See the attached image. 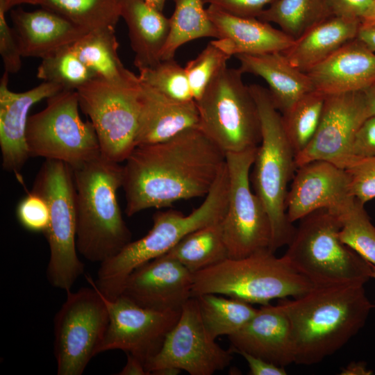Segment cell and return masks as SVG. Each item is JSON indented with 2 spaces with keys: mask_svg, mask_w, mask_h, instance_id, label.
Returning <instances> with one entry per match:
<instances>
[{
  "mask_svg": "<svg viewBox=\"0 0 375 375\" xmlns=\"http://www.w3.org/2000/svg\"><path fill=\"white\" fill-rule=\"evenodd\" d=\"M123 166L125 212L206 197L226 163V153L199 127L154 144L137 146Z\"/></svg>",
  "mask_w": 375,
  "mask_h": 375,
  "instance_id": "obj_1",
  "label": "cell"
},
{
  "mask_svg": "<svg viewBox=\"0 0 375 375\" xmlns=\"http://www.w3.org/2000/svg\"><path fill=\"white\" fill-rule=\"evenodd\" d=\"M290 324L294 363L321 362L364 326L373 306L362 285L314 287L278 303Z\"/></svg>",
  "mask_w": 375,
  "mask_h": 375,
  "instance_id": "obj_2",
  "label": "cell"
},
{
  "mask_svg": "<svg viewBox=\"0 0 375 375\" xmlns=\"http://www.w3.org/2000/svg\"><path fill=\"white\" fill-rule=\"evenodd\" d=\"M76 192V249L92 262L114 256L131 242L117 201L123 166L100 155L72 169Z\"/></svg>",
  "mask_w": 375,
  "mask_h": 375,
  "instance_id": "obj_3",
  "label": "cell"
},
{
  "mask_svg": "<svg viewBox=\"0 0 375 375\" xmlns=\"http://www.w3.org/2000/svg\"><path fill=\"white\" fill-rule=\"evenodd\" d=\"M228 185L225 165L198 208L188 215L175 210L155 212L147 235L130 242L116 255L100 263L97 280L91 278V282L108 299L120 296L126 279L136 268L167 253L192 231L222 220L227 208Z\"/></svg>",
  "mask_w": 375,
  "mask_h": 375,
  "instance_id": "obj_4",
  "label": "cell"
},
{
  "mask_svg": "<svg viewBox=\"0 0 375 375\" xmlns=\"http://www.w3.org/2000/svg\"><path fill=\"white\" fill-rule=\"evenodd\" d=\"M258 106L261 122V140L257 147L251 182L255 194L268 213L274 253L288 245L295 228L288 218L285 201L288 183L297 169L296 154L286 136L281 112L274 106L267 88L249 85Z\"/></svg>",
  "mask_w": 375,
  "mask_h": 375,
  "instance_id": "obj_5",
  "label": "cell"
},
{
  "mask_svg": "<svg viewBox=\"0 0 375 375\" xmlns=\"http://www.w3.org/2000/svg\"><path fill=\"white\" fill-rule=\"evenodd\" d=\"M192 276V297L222 294L261 306L275 299L300 297L315 287L283 256L278 258L269 249L228 258Z\"/></svg>",
  "mask_w": 375,
  "mask_h": 375,
  "instance_id": "obj_6",
  "label": "cell"
},
{
  "mask_svg": "<svg viewBox=\"0 0 375 375\" xmlns=\"http://www.w3.org/2000/svg\"><path fill=\"white\" fill-rule=\"evenodd\" d=\"M341 222L326 209L300 219L283 256L315 287L364 285L371 278V263L340 238Z\"/></svg>",
  "mask_w": 375,
  "mask_h": 375,
  "instance_id": "obj_7",
  "label": "cell"
},
{
  "mask_svg": "<svg viewBox=\"0 0 375 375\" xmlns=\"http://www.w3.org/2000/svg\"><path fill=\"white\" fill-rule=\"evenodd\" d=\"M33 191L48 203L49 227L44 233L50 257L47 269L50 284L70 291L84 272L76 249V192L72 168L54 160H45L34 181Z\"/></svg>",
  "mask_w": 375,
  "mask_h": 375,
  "instance_id": "obj_8",
  "label": "cell"
},
{
  "mask_svg": "<svg viewBox=\"0 0 375 375\" xmlns=\"http://www.w3.org/2000/svg\"><path fill=\"white\" fill-rule=\"evenodd\" d=\"M242 74L226 67L196 101L199 128L226 154L258 147L261 140L258 106Z\"/></svg>",
  "mask_w": 375,
  "mask_h": 375,
  "instance_id": "obj_9",
  "label": "cell"
},
{
  "mask_svg": "<svg viewBox=\"0 0 375 375\" xmlns=\"http://www.w3.org/2000/svg\"><path fill=\"white\" fill-rule=\"evenodd\" d=\"M41 111L29 116L26 140L30 157H42L78 167L101 155L90 121L79 115L76 90L63 89L47 99Z\"/></svg>",
  "mask_w": 375,
  "mask_h": 375,
  "instance_id": "obj_10",
  "label": "cell"
},
{
  "mask_svg": "<svg viewBox=\"0 0 375 375\" xmlns=\"http://www.w3.org/2000/svg\"><path fill=\"white\" fill-rule=\"evenodd\" d=\"M91 288L67 292L53 321L54 355L58 375H81L98 354L109 322L102 294Z\"/></svg>",
  "mask_w": 375,
  "mask_h": 375,
  "instance_id": "obj_11",
  "label": "cell"
},
{
  "mask_svg": "<svg viewBox=\"0 0 375 375\" xmlns=\"http://www.w3.org/2000/svg\"><path fill=\"white\" fill-rule=\"evenodd\" d=\"M140 83L122 86L99 78L76 89L80 108L96 132L105 158L120 163L136 147Z\"/></svg>",
  "mask_w": 375,
  "mask_h": 375,
  "instance_id": "obj_12",
  "label": "cell"
},
{
  "mask_svg": "<svg viewBox=\"0 0 375 375\" xmlns=\"http://www.w3.org/2000/svg\"><path fill=\"white\" fill-rule=\"evenodd\" d=\"M257 147L226 154L229 185L227 208L222 220L228 258H241L269 249L272 228L268 213L250 187L249 172Z\"/></svg>",
  "mask_w": 375,
  "mask_h": 375,
  "instance_id": "obj_13",
  "label": "cell"
},
{
  "mask_svg": "<svg viewBox=\"0 0 375 375\" xmlns=\"http://www.w3.org/2000/svg\"><path fill=\"white\" fill-rule=\"evenodd\" d=\"M233 353L231 348L226 350L208 336L197 301L191 297L183 305L178 322L160 351L144 367L148 374L172 368L191 375H212L231 364Z\"/></svg>",
  "mask_w": 375,
  "mask_h": 375,
  "instance_id": "obj_14",
  "label": "cell"
},
{
  "mask_svg": "<svg viewBox=\"0 0 375 375\" xmlns=\"http://www.w3.org/2000/svg\"><path fill=\"white\" fill-rule=\"evenodd\" d=\"M103 297L109 322L98 354L118 349L135 356L144 364L160 351L181 312L143 308L122 295L115 299Z\"/></svg>",
  "mask_w": 375,
  "mask_h": 375,
  "instance_id": "obj_15",
  "label": "cell"
},
{
  "mask_svg": "<svg viewBox=\"0 0 375 375\" xmlns=\"http://www.w3.org/2000/svg\"><path fill=\"white\" fill-rule=\"evenodd\" d=\"M367 117L363 92L326 96L319 127L309 144L296 156L297 167L320 160L343 168L351 158L355 135Z\"/></svg>",
  "mask_w": 375,
  "mask_h": 375,
  "instance_id": "obj_16",
  "label": "cell"
},
{
  "mask_svg": "<svg viewBox=\"0 0 375 375\" xmlns=\"http://www.w3.org/2000/svg\"><path fill=\"white\" fill-rule=\"evenodd\" d=\"M192 274L165 254L136 268L128 277L122 295L146 308L181 310L192 297Z\"/></svg>",
  "mask_w": 375,
  "mask_h": 375,
  "instance_id": "obj_17",
  "label": "cell"
},
{
  "mask_svg": "<svg viewBox=\"0 0 375 375\" xmlns=\"http://www.w3.org/2000/svg\"><path fill=\"white\" fill-rule=\"evenodd\" d=\"M352 196L349 176L326 160H313L297 167L288 190L286 213L293 223L322 208L335 210Z\"/></svg>",
  "mask_w": 375,
  "mask_h": 375,
  "instance_id": "obj_18",
  "label": "cell"
},
{
  "mask_svg": "<svg viewBox=\"0 0 375 375\" xmlns=\"http://www.w3.org/2000/svg\"><path fill=\"white\" fill-rule=\"evenodd\" d=\"M9 74L3 72L0 80V148L2 167L15 174L23 182L21 171L30 158L26 131L31 108L42 99L63 90L57 84L43 81L24 92L9 89Z\"/></svg>",
  "mask_w": 375,
  "mask_h": 375,
  "instance_id": "obj_19",
  "label": "cell"
},
{
  "mask_svg": "<svg viewBox=\"0 0 375 375\" xmlns=\"http://www.w3.org/2000/svg\"><path fill=\"white\" fill-rule=\"evenodd\" d=\"M228 338L234 353L244 351L283 367L294 362L290 322L278 304L262 306Z\"/></svg>",
  "mask_w": 375,
  "mask_h": 375,
  "instance_id": "obj_20",
  "label": "cell"
},
{
  "mask_svg": "<svg viewBox=\"0 0 375 375\" xmlns=\"http://www.w3.org/2000/svg\"><path fill=\"white\" fill-rule=\"evenodd\" d=\"M306 74L326 96L364 92L375 85V52L356 38Z\"/></svg>",
  "mask_w": 375,
  "mask_h": 375,
  "instance_id": "obj_21",
  "label": "cell"
},
{
  "mask_svg": "<svg viewBox=\"0 0 375 375\" xmlns=\"http://www.w3.org/2000/svg\"><path fill=\"white\" fill-rule=\"evenodd\" d=\"M140 83L136 147L165 141L185 130L199 127L195 101H178Z\"/></svg>",
  "mask_w": 375,
  "mask_h": 375,
  "instance_id": "obj_22",
  "label": "cell"
},
{
  "mask_svg": "<svg viewBox=\"0 0 375 375\" xmlns=\"http://www.w3.org/2000/svg\"><path fill=\"white\" fill-rule=\"evenodd\" d=\"M218 38L215 42L231 56L284 51L293 40L270 23L256 17H244L207 8Z\"/></svg>",
  "mask_w": 375,
  "mask_h": 375,
  "instance_id": "obj_23",
  "label": "cell"
},
{
  "mask_svg": "<svg viewBox=\"0 0 375 375\" xmlns=\"http://www.w3.org/2000/svg\"><path fill=\"white\" fill-rule=\"evenodd\" d=\"M10 17L23 57L42 59L74 44L88 32L60 15L42 7L33 11L21 8L12 9Z\"/></svg>",
  "mask_w": 375,
  "mask_h": 375,
  "instance_id": "obj_24",
  "label": "cell"
},
{
  "mask_svg": "<svg viewBox=\"0 0 375 375\" xmlns=\"http://www.w3.org/2000/svg\"><path fill=\"white\" fill-rule=\"evenodd\" d=\"M235 57L243 74H252L265 81L271 99L281 115L315 90L308 75L290 64L282 51Z\"/></svg>",
  "mask_w": 375,
  "mask_h": 375,
  "instance_id": "obj_25",
  "label": "cell"
},
{
  "mask_svg": "<svg viewBox=\"0 0 375 375\" xmlns=\"http://www.w3.org/2000/svg\"><path fill=\"white\" fill-rule=\"evenodd\" d=\"M361 21L329 17L306 31L282 51L298 69L307 73L357 36Z\"/></svg>",
  "mask_w": 375,
  "mask_h": 375,
  "instance_id": "obj_26",
  "label": "cell"
},
{
  "mask_svg": "<svg viewBox=\"0 0 375 375\" xmlns=\"http://www.w3.org/2000/svg\"><path fill=\"white\" fill-rule=\"evenodd\" d=\"M121 17L128 27L135 66L140 70L157 65L167 40L169 18L143 0H121Z\"/></svg>",
  "mask_w": 375,
  "mask_h": 375,
  "instance_id": "obj_27",
  "label": "cell"
},
{
  "mask_svg": "<svg viewBox=\"0 0 375 375\" xmlns=\"http://www.w3.org/2000/svg\"><path fill=\"white\" fill-rule=\"evenodd\" d=\"M115 28L106 26L90 31L73 44L74 49L96 78L122 86L137 85L138 75L126 69L118 56Z\"/></svg>",
  "mask_w": 375,
  "mask_h": 375,
  "instance_id": "obj_28",
  "label": "cell"
},
{
  "mask_svg": "<svg viewBox=\"0 0 375 375\" xmlns=\"http://www.w3.org/2000/svg\"><path fill=\"white\" fill-rule=\"evenodd\" d=\"M165 255L178 261L192 274L228 258L222 221L188 234Z\"/></svg>",
  "mask_w": 375,
  "mask_h": 375,
  "instance_id": "obj_29",
  "label": "cell"
},
{
  "mask_svg": "<svg viewBox=\"0 0 375 375\" xmlns=\"http://www.w3.org/2000/svg\"><path fill=\"white\" fill-rule=\"evenodd\" d=\"M174 10L169 18V31L161 53V60L174 58L180 47L202 38L218 34L203 0H174Z\"/></svg>",
  "mask_w": 375,
  "mask_h": 375,
  "instance_id": "obj_30",
  "label": "cell"
},
{
  "mask_svg": "<svg viewBox=\"0 0 375 375\" xmlns=\"http://www.w3.org/2000/svg\"><path fill=\"white\" fill-rule=\"evenodd\" d=\"M195 298L205 331L213 340L240 330L258 310L245 301L220 294H204Z\"/></svg>",
  "mask_w": 375,
  "mask_h": 375,
  "instance_id": "obj_31",
  "label": "cell"
},
{
  "mask_svg": "<svg viewBox=\"0 0 375 375\" xmlns=\"http://www.w3.org/2000/svg\"><path fill=\"white\" fill-rule=\"evenodd\" d=\"M331 16L326 0H276L258 18L278 25L281 31L294 40Z\"/></svg>",
  "mask_w": 375,
  "mask_h": 375,
  "instance_id": "obj_32",
  "label": "cell"
},
{
  "mask_svg": "<svg viewBox=\"0 0 375 375\" xmlns=\"http://www.w3.org/2000/svg\"><path fill=\"white\" fill-rule=\"evenodd\" d=\"M35 5L49 9L90 31L115 28L121 17V0H36Z\"/></svg>",
  "mask_w": 375,
  "mask_h": 375,
  "instance_id": "obj_33",
  "label": "cell"
},
{
  "mask_svg": "<svg viewBox=\"0 0 375 375\" xmlns=\"http://www.w3.org/2000/svg\"><path fill=\"white\" fill-rule=\"evenodd\" d=\"M326 95L314 90L281 115L286 136L296 154L312 140L321 121Z\"/></svg>",
  "mask_w": 375,
  "mask_h": 375,
  "instance_id": "obj_34",
  "label": "cell"
},
{
  "mask_svg": "<svg viewBox=\"0 0 375 375\" xmlns=\"http://www.w3.org/2000/svg\"><path fill=\"white\" fill-rule=\"evenodd\" d=\"M340 219V240L367 261L375 265V226L365 204L351 197L332 211Z\"/></svg>",
  "mask_w": 375,
  "mask_h": 375,
  "instance_id": "obj_35",
  "label": "cell"
},
{
  "mask_svg": "<svg viewBox=\"0 0 375 375\" xmlns=\"http://www.w3.org/2000/svg\"><path fill=\"white\" fill-rule=\"evenodd\" d=\"M36 76L45 82L57 84L66 90H76L95 75L76 53L73 44L63 47L42 58Z\"/></svg>",
  "mask_w": 375,
  "mask_h": 375,
  "instance_id": "obj_36",
  "label": "cell"
},
{
  "mask_svg": "<svg viewBox=\"0 0 375 375\" xmlns=\"http://www.w3.org/2000/svg\"><path fill=\"white\" fill-rule=\"evenodd\" d=\"M139 80L178 101H195L185 68L174 58L161 60L151 67L139 70Z\"/></svg>",
  "mask_w": 375,
  "mask_h": 375,
  "instance_id": "obj_37",
  "label": "cell"
},
{
  "mask_svg": "<svg viewBox=\"0 0 375 375\" xmlns=\"http://www.w3.org/2000/svg\"><path fill=\"white\" fill-rule=\"evenodd\" d=\"M231 57L212 40L196 58L186 63L184 68L195 101L217 74L227 67Z\"/></svg>",
  "mask_w": 375,
  "mask_h": 375,
  "instance_id": "obj_38",
  "label": "cell"
},
{
  "mask_svg": "<svg viewBox=\"0 0 375 375\" xmlns=\"http://www.w3.org/2000/svg\"><path fill=\"white\" fill-rule=\"evenodd\" d=\"M352 197L365 204L375 199V156L353 158L344 167Z\"/></svg>",
  "mask_w": 375,
  "mask_h": 375,
  "instance_id": "obj_39",
  "label": "cell"
},
{
  "mask_svg": "<svg viewBox=\"0 0 375 375\" xmlns=\"http://www.w3.org/2000/svg\"><path fill=\"white\" fill-rule=\"evenodd\" d=\"M16 215L21 226L28 231L44 234L49 227L48 203L44 197L33 190L20 200Z\"/></svg>",
  "mask_w": 375,
  "mask_h": 375,
  "instance_id": "obj_40",
  "label": "cell"
},
{
  "mask_svg": "<svg viewBox=\"0 0 375 375\" xmlns=\"http://www.w3.org/2000/svg\"><path fill=\"white\" fill-rule=\"evenodd\" d=\"M6 13L4 9L0 8V54L4 72L10 74L20 70L23 56L17 33L14 28L8 25Z\"/></svg>",
  "mask_w": 375,
  "mask_h": 375,
  "instance_id": "obj_41",
  "label": "cell"
},
{
  "mask_svg": "<svg viewBox=\"0 0 375 375\" xmlns=\"http://www.w3.org/2000/svg\"><path fill=\"white\" fill-rule=\"evenodd\" d=\"M276 0H203L208 4L227 13L258 18L262 11Z\"/></svg>",
  "mask_w": 375,
  "mask_h": 375,
  "instance_id": "obj_42",
  "label": "cell"
},
{
  "mask_svg": "<svg viewBox=\"0 0 375 375\" xmlns=\"http://www.w3.org/2000/svg\"><path fill=\"white\" fill-rule=\"evenodd\" d=\"M373 156H375V115L367 117L358 129L351 146L350 160Z\"/></svg>",
  "mask_w": 375,
  "mask_h": 375,
  "instance_id": "obj_43",
  "label": "cell"
},
{
  "mask_svg": "<svg viewBox=\"0 0 375 375\" xmlns=\"http://www.w3.org/2000/svg\"><path fill=\"white\" fill-rule=\"evenodd\" d=\"M333 16L358 19L368 14L374 0H326Z\"/></svg>",
  "mask_w": 375,
  "mask_h": 375,
  "instance_id": "obj_44",
  "label": "cell"
},
{
  "mask_svg": "<svg viewBox=\"0 0 375 375\" xmlns=\"http://www.w3.org/2000/svg\"><path fill=\"white\" fill-rule=\"evenodd\" d=\"M247 361L250 375H286L285 367L244 351L236 352Z\"/></svg>",
  "mask_w": 375,
  "mask_h": 375,
  "instance_id": "obj_45",
  "label": "cell"
},
{
  "mask_svg": "<svg viewBox=\"0 0 375 375\" xmlns=\"http://www.w3.org/2000/svg\"><path fill=\"white\" fill-rule=\"evenodd\" d=\"M356 38L375 52V20L362 21Z\"/></svg>",
  "mask_w": 375,
  "mask_h": 375,
  "instance_id": "obj_46",
  "label": "cell"
},
{
  "mask_svg": "<svg viewBox=\"0 0 375 375\" xmlns=\"http://www.w3.org/2000/svg\"><path fill=\"white\" fill-rule=\"evenodd\" d=\"M126 363L119 373V375H147L144 364L135 356L126 353Z\"/></svg>",
  "mask_w": 375,
  "mask_h": 375,
  "instance_id": "obj_47",
  "label": "cell"
},
{
  "mask_svg": "<svg viewBox=\"0 0 375 375\" xmlns=\"http://www.w3.org/2000/svg\"><path fill=\"white\" fill-rule=\"evenodd\" d=\"M371 370L368 369L365 362H351L341 370L342 375H368L372 374Z\"/></svg>",
  "mask_w": 375,
  "mask_h": 375,
  "instance_id": "obj_48",
  "label": "cell"
},
{
  "mask_svg": "<svg viewBox=\"0 0 375 375\" xmlns=\"http://www.w3.org/2000/svg\"><path fill=\"white\" fill-rule=\"evenodd\" d=\"M363 92L367 117L375 115V85Z\"/></svg>",
  "mask_w": 375,
  "mask_h": 375,
  "instance_id": "obj_49",
  "label": "cell"
},
{
  "mask_svg": "<svg viewBox=\"0 0 375 375\" xmlns=\"http://www.w3.org/2000/svg\"><path fill=\"white\" fill-rule=\"evenodd\" d=\"M36 0H0V8L6 12L21 4L35 5Z\"/></svg>",
  "mask_w": 375,
  "mask_h": 375,
  "instance_id": "obj_50",
  "label": "cell"
},
{
  "mask_svg": "<svg viewBox=\"0 0 375 375\" xmlns=\"http://www.w3.org/2000/svg\"><path fill=\"white\" fill-rule=\"evenodd\" d=\"M151 7L162 12L165 5L168 0H143ZM174 1V0H172Z\"/></svg>",
  "mask_w": 375,
  "mask_h": 375,
  "instance_id": "obj_51",
  "label": "cell"
},
{
  "mask_svg": "<svg viewBox=\"0 0 375 375\" xmlns=\"http://www.w3.org/2000/svg\"><path fill=\"white\" fill-rule=\"evenodd\" d=\"M366 20H375V0H374L373 1V3L368 14L362 21Z\"/></svg>",
  "mask_w": 375,
  "mask_h": 375,
  "instance_id": "obj_52",
  "label": "cell"
},
{
  "mask_svg": "<svg viewBox=\"0 0 375 375\" xmlns=\"http://www.w3.org/2000/svg\"><path fill=\"white\" fill-rule=\"evenodd\" d=\"M371 267H372L371 277L375 279V265L371 263Z\"/></svg>",
  "mask_w": 375,
  "mask_h": 375,
  "instance_id": "obj_53",
  "label": "cell"
}]
</instances>
